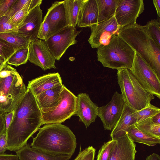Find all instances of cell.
<instances>
[{
    "label": "cell",
    "instance_id": "obj_22",
    "mask_svg": "<svg viewBox=\"0 0 160 160\" xmlns=\"http://www.w3.org/2000/svg\"><path fill=\"white\" fill-rule=\"evenodd\" d=\"M98 11L96 0H85L77 24L80 28L90 27L98 23Z\"/></svg>",
    "mask_w": 160,
    "mask_h": 160
},
{
    "label": "cell",
    "instance_id": "obj_7",
    "mask_svg": "<svg viewBox=\"0 0 160 160\" xmlns=\"http://www.w3.org/2000/svg\"><path fill=\"white\" fill-rule=\"evenodd\" d=\"M61 100L53 110L42 113L41 125L61 123L76 115L77 97L64 86L61 93Z\"/></svg>",
    "mask_w": 160,
    "mask_h": 160
},
{
    "label": "cell",
    "instance_id": "obj_42",
    "mask_svg": "<svg viewBox=\"0 0 160 160\" xmlns=\"http://www.w3.org/2000/svg\"><path fill=\"white\" fill-rule=\"evenodd\" d=\"M6 131L4 115L0 112V136Z\"/></svg>",
    "mask_w": 160,
    "mask_h": 160
},
{
    "label": "cell",
    "instance_id": "obj_3",
    "mask_svg": "<svg viewBox=\"0 0 160 160\" xmlns=\"http://www.w3.org/2000/svg\"><path fill=\"white\" fill-rule=\"evenodd\" d=\"M118 35L142 58L160 79V47L151 38L146 26L136 23L122 27Z\"/></svg>",
    "mask_w": 160,
    "mask_h": 160
},
{
    "label": "cell",
    "instance_id": "obj_30",
    "mask_svg": "<svg viewBox=\"0 0 160 160\" xmlns=\"http://www.w3.org/2000/svg\"><path fill=\"white\" fill-rule=\"evenodd\" d=\"M159 113H160V108L150 103L146 107L137 111V122L151 118Z\"/></svg>",
    "mask_w": 160,
    "mask_h": 160
},
{
    "label": "cell",
    "instance_id": "obj_23",
    "mask_svg": "<svg viewBox=\"0 0 160 160\" xmlns=\"http://www.w3.org/2000/svg\"><path fill=\"white\" fill-rule=\"evenodd\" d=\"M85 0L63 1L67 26L76 28L79 21L82 7Z\"/></svg>",
    "mask_w": 160,
    "mask_h": 160
},
{
    "label": "cell",
    "instance_id": "obj_45",
    "mask_svg": "<svg viewBox=\"0 0 160 160\" xmlns=\"http://www.w3.org/2000/svg\"><path fill=\"white\" fill-rule=\"evenodd\" d=\"M146 160H160V157L158 154L153 153L148 156Z\"/></svg>",
    "mask_w": 160,
    "mask_h": 160
},
{
    "label": "cell",
    "instance_id": "obj_33",
    "mask_svg": "<svg viewBox=\"0 0 160 160\" xmlns=\"http://www.w3.org/2000/svg\"><path fill=\"white\" fill-rule=\"evenodd\" d=\"M15 52L14 49L10 44L0 38V57L7 62Z\"/></svg>",
    "mask_w": 160,
    "mask_h": 160
},
{
    "label": "cell",
    "instance_id": "obj_15",
    "mask_svg": "<svg viewBox=\"0 0 160 160\" xmlns=\"http://www.w3.org/2000/svg\"><path fill=\"white\" fill-rule=\"evenodd\" d=\"M77 97L76 115L78 116L80 121L83 123L87 128L95 121L98 116V107L86 93H80Z\"/></svg>",
    "mask_w": 160,
    "mask_h": 160
},
{
    "label": "cell",
    "instance_id": "obj_1",
    "mask_svg": "<svg viewBox=\"0 0 160 160\" xmlns=\"http://www.w3.org/2000/svg\"><path fill=\"white\" fill-rule=\"evenodd\" d=\"M14 110L6 133L7 150L16 152L26 145L28 139L39 129L42 114L35 96L27 88Z\"/></svg>",
    "mask_w": 160,
    "mask_h": 160
},
{
    "label": "cell",
    "instance_id": "obj_46",
    "mask_svg": "<svg viewBox=\"0 0 160 160\" xmlns=\"http://www.w3.org/2000/svg\"><path fill=\"white\" fill-rule=\"evenodd\" d=\"M151 119L153 122L160 124V113L153 116L151 118Z\"/></svg>",
    "mask_w": 160,
    "mask_h": 160
},
{
    "label": "cell",
    "instance_id": "obj_47",
    "mask_svg": "<svg viewBox=\"0 0 160 160\" xmlns=\"http://www.w3.org/2000/svg\"><path fill=\"white\" fill-rule=\"evenodd\" d=\"M6 63L7 62L3 59L0 57V70Z\"/></svg>",
    "mask_w": 160,
    "mask_h": 160
},
{
    "label": "cell",
    "instance_id": "obj_17",
    "mask_svg": "<svg viewBox=\"0 0 160 160\" xmlns=\"http://www.w3.org/2000/svg\"><path fill=\"white\" fill-rule=\"evenodd\" d=\"M116 140L108 160H135L137 152L136 144L128 135Z\"/></svg>",
    "mask_w": 160,
    "mask_h": 160
},
{
    "label": "cell",
    "instance_id": "obj_12",
    "mask_svg": "<svg viewBox=\"0 0 160 160\" xmlns=\"http://www.w3.org/2000/svg\"><path fill=\"white\" fill-rule=\"evenodd\" d=\"M125 104L121 93L115 92L112 98L105 105L98 108V116L105 130L112 131L120 118Z\"/></svg>",
    "mask_w": 160,
    "mask_h": 160
},
{
    "label": "cell",
    "instance_id": "obj_36",
    "mask_svg": "<svg viewBox=\"0 0 160 160\" xmlns=\"http://www.w3.org/2000/svg\"><path fill=\"white\" fill-rule=\"evenodd\" d=\"M51 36L49 25L46 20L43 19L39 30L38 39L46 41Z\"/></svg>",
    "mask_w": 160,
    "mask_h": 160
},
{
    "label": "cell",
    "instance_id": "obj_38",
    "mask_svg": "<svg viewBox=\"0 0 160 160\" xmlns=\"http://www.w3.org/2000/svg\"><path fill=\"white\" fill-rule=\"evenodd\" d=\"M16 0H0V18L5 15Z\"/></svg>",
    "mask_w": 160,
    "mask_h": 160
},
{
    "label": "cell",
    "instance_id": "obj_32",
    "mask_svg": "<svg viewBox=\"0 0 160 160\" xmlns=\"http://www.w3.org/2000/svg\"><path fill=\"white\" fill-rule=\"evenodd\" d=\"M31 0L23 7V8L10 18L12 22L16 27L21 24L29 12V7Z\"/></svg>",
    "mask_w": 160,
    "mask_h": 160
},
{
    "label": "cell",
    "instance_id": "obj_39",
    "mask_svg": "<svg viewBox=\"0 0 160 160\" xmlns=\"http://www.w3.org/2000/svg\"><path fill=\"white\" fill-rule=\"evenodd\" d=\"M7 150L6 131L0 136V154L4 153Z\"/></svg>",
    "mask_w": 160,
    "mask_h": 160
},
{
    "label": "cell",
    "instance_id": "obj_13",
    "mask_svg": "<svg viewBox=\"0 0 160 160\" xmlns=\"http://www.w3.org/2000/svg\"><path fill=\"white\" fill-rule=\"evenodd\" d=\"M28 60L44 71L56 69L55 59L50 52L45 41L36 39L30 42Z\"/></svg>",
    "mask_w": 160,
    "mask_h": 160
},
{
    "label": "cell",
    "instance_id": "obj_11",
    "mask_svg": "<svg viewBox=\"0 0 160 160\" xmlns=\"http://www.w3.org/2000/svg\"><path fill=\"white\" fill-rule=\"evenodd\" d=\"M144 6L143 0H119L114 16L120 28L136 23Z\"/></svg>",
    "mask_w": 160,
    "mask_h": 160
},
{
    "label": "cell",
    "instance_id": "obj_18",
    "mask_svg": "<svg viewBox=\"0 0 160 160\" xmlns=\"http://www.w3.org/2000/svg\"><path fill=\"white\" fill-rule=\"evenodd\" d=\"M61 84L62 80L59 73H50L29 81L27 88L30 89L35 97Z\"/></svg>",
    "mask_w": 160,
    "mask_h": 160
},
{
    "label": "cell",
    "instance_id": "obj_35",
    "mask_svg": "<svg viewBox=\"0 0 160 160\" xmlns=\"http://www.w3.org/2000/svg\"><path fill=\"white\" fill-rule=\"evenodd\" d=\"M95 151L92 146H89L82 151L80 146L79 153L74 160H94Z\"/></svg>",
    "mask_w": 160,
    "mask_h": 160
},
{
    "label": "cell",
    "instance_id": "obj_27",
    "mask_svg": "<svg viewBox=\"0 0 160 160\" xmlns=\"http://www.w3.org/2000/svg\"><path fill=\"white\" fill-rule=\"evenodd\" d=\"M135 125L138 129L149 135L160 137V124L153 122L151 118L137 122Z\"/></svg>",
    "mask_w": 160,
    "mask_h": 160
},
{
    "label": "cell",
    "instance_id": "obj_9",
    "mask_svg": "<svg viewBox=\"0 0 160 160\" xmlns=\"http://www.w3.org/2000/svg\"><path fill=\"white\" fill-rule=\"evenodd\" d=\"M81 32L75 28L67 26L45 41L55 60H59L67 49L77 43L76 38Z\"/></svg>",
    "mask_w": 160,
    "mask_h": 160
},
{
    "label": "cell",
    "instance_id": "obj_14",
    "mask_svg": "<svg viewBox=\"0 0 160 160\" xmlns=\"http://www.w3.org/2000/svg\"><path fill=\"white\" fill-rule=\"evenodd\" d=\"M42 12L38 6L30 11L21 24L16 32L31 41L37 39L39 30L42 22Z\"/></svg>",
    "mask_w": 160,
    "mask_h": 160
},
{
    "label": "cell",
    "instance_id": "obj_37",
    "mask_svg": "<svg viewBox=\"0 0 160 160\" xmlns=\"http://www.w3.org/2000/svg\"><path fill=\"white\" fill-rule=\"evenodd\" d=\"M29 0H16L12 5L5 15L10 18L20 10Z\"/></svg>",
    "mask_w": 160,
    "mask_h": 160
},
{
    "label": "cell",
    "instance_id": "obj_40",
    "mask_svg": "<svg viewBox=\"0 0 160 160\" xmlns=\"http://www.w3.org/2000/svg\"><path fill=\"white\" fill-rule=\"evenodd\" d=\"M0 160H19L17 155L5 153L0 154Z\"/></svg>",
    "mask_w": 160,
    "mask_h": 160
},
{
    "label": "cell",
    "instance_id": "obj_16",
    "mask_svg": "<svg viewBox=\"0 0 160 160\" xmlns=\"http://www.w3.org/2000/svg\"><path fill=\"white\" fill-rule=\"evenodd\" d=\"M44 19L49 25L51 36L67 26L63 1L54 2Z\"/></svg>",
    "mask_w": 160,
    "mask_h": 160
},
{
    "label": "cell",
    "instance_id": "obj_8",
    "mask_svg": "<svg viewBox=\"0 0 160 160\" xmlns=\"http://www.w3.org/2000/svg\"><path fill=\"white\" fill-rule=\"evenodd\" d=\"M129 70L147 92L160 98V79L152 68L135 51L133 62Z\"/></svg>",
    "mask_w": 160,
    "mask_h": 160
},
{
    "label": "cell",
    "instance_id": "obj_2",
    "mask_svg": "<svg viewBox=\"0 0 160 160\" xmlns=\"http://www.w3.org/2000/svg\"><path fill=\"white\" fill-rule=\"evenodd\" d=\"M30 146L50 153L72 156L76 148V138L70 129L64 125L46 124L39 129Z\"/></svg>",
    "mask_w": 160,
    "mask_h": 160
},
{
    "label": "cell",
    "instance_id": "obj_10",
    "mask_svg": "<svg viewBox=\"0 0 160 160\" xmlns=\"http://www.w3.org/2000/svg\"><path fill=\"white\" fill-rule=\"evenodd\" d=\"M91 33L88 41L93 48H98L107 44L118 34L120 27L114 16L90 27Z\"/></svg>",
    "mask_w": 160,
    "mask_h": 160
},
{
    "label": "cell",
    "instance_id": "obj_21",
    "mask_svg": "<svg viewBox=\"0 0 160 160\" xmlns=\"http://www.w3.org/2000/svg\"><path fill=\"white\" fill-rule=\"evenodd\" d=\"M64 86L60 84L35 97L42 113L53 110L59 104L61 100V93Z\"/></svg>",
    "mask_w": 160,
    "mask_h": 160
},
{
    "label": "cell",
    "instance_id": "obj_5",
    "mask_svg": "<svg viewBox=\"0 0 160 160\" xmlns=\"http://www.w3.org/2000/svg\"><path fill=\"white\" fill-rule=\"evenodd\" d=\"M97 53L98 61L104 67L117 70L130 69L135 55V51L118 35L98 48Z\"/></svg>",
    "mask_w": 160,
    "mask_h": 160
},
{
    "label": "cell",
    "instance_id": "obj_6",
    "mask_svg": "<svg viewBox=\"0 0 160 160\" xmlns=\"http://www.w3.org/2000/svg\"><path fill=\"white\" fill-rule=\"evenodd\" d=\"M117 80L125 104L139 111L146 107L155 98L147 92L133 76L130 70H118Z\"/></svg>",
    "mask_w": 160,
    "mask_h": 160
},
{
    "label": "cell",
    "instance_id": "obj_25",
    "mask_svg": "<svg viewBox=\"0 0 160 160\" xmlns=\"http://www.w3.org/2000/svg\"><path fill=\"white\" fill-rule=\"evenodd\" d=\"M119 0H96L98 11V23L114 16Z\"/></svg>",
    "mask_w": 160,
    "mask_h": 160
},
{
    "label": "cell",
    "instance_id": "obj_20",
    "mask_svg": "<svg viewBox=\"0 0 160 160\" xmlns=\"http://www.w3.org/2000/svg\"><path fill=\"white\" fill-rule=\"evenodd\" d=\"M16 152L19 160H69L72 157L48 152L32 148L28 144Z\"/></svg>",
    "mask_w": 160,
    "mask_h": 160
},
{
    "label": "cell",
    "instance_id": "obj_24",
    "mask_svg": "<svg viewBox=\"0 0 160 160\" xmlns=\"http://www.w3.org/2000/svg\"><path fill=\"white\" fill-rule=\"evenodd\" d=\"M127 134L134 142L153 146L160 143V137L149 135L138 129L135 124L129 130Z\"/></svg>",
    "mask_w": 160,
    "mask_h": 160
},
{
    "label": "cell",
    "instance_id": "obj_19",
    "mask_svg": "<svg viewBox=\"0 0 160 160\" xmlns=\"http://www.w3.org/2000/svg\"><path fill=\"white\" fill-rule=\"evenodd\" d=\"M136 112L124 104L122 115L110 134L112 139L120 138L127 134L137 122Z\"/></svg>",
    "mask_w": 160,
    "mask_h": 160
},
{
    "label": "cell",
    "instance_id": "obj_41",
    "mask_svg": "<svg viewBox=\"0 0 160 160\" xmlns=\"http://www.w3.org/2000/svg\"><path fill=\"white\" fill-rule=\"evenodd\" d=\"M14 111H13L6 113L4 115L6 130L8 128L12 120Z\"/></svg>",
    "mask_w": 160,
    "mask_h": 160
},
{
    "label": "cell",
    "instance_id": "obj_44",
    "mask_svg": "<svg viewBox=\"0 0 160 160\" xmlns=\"http://www.w3.org/2000/svg\"><path fill=\"white\" fill-rule=\"evenodd\" d=\"M153 2L156 8L158 19L160 17V0H153Z\"/></svg>",
    "mask_w": 160,
    "mask_h": 160
},
{
    "label": "cell",
    "instance_id": "obj_28",
    "mask_svg": "<svg viewBox=\"0 0 160 160\" xmlns=\"http://www.w3.org/2000/svg\"><path fill=\"white\" fill-rule=\"evenodd\" d=\"M28 47L18 50L9 58L7 63L16 67L25 64L28 60Z\"/></svg>",
    "mask_w": 160,
    "mask_h": 160
},
{
    "label": "cell",
    "instance_id": "obj_31",
    "mask_svg": "<svg viewBox=\"0 0 160 160\" xmlns=\"http://www.w3.org/2000/svg\"><path fill=\"white\" fill-rule=\"evenodd\" d=\"M116 142V139H112L104 142L98 152L96 160H108Z\"/></svg>",
    "mask_w": 160,
    "mask_h": 160
},
{
    "label": "cell",
    "instance_id": "obj_34",
    "mask_svg": "<svg viewBox=\"0 0 160 160\" xmlns=\"http://www.w3.org/2000/svg\"><path fill=\"white\" fill-rule=\"evenodd\" d=\"M10 18L6 15L0 18V33L16 32L17 28L12 22Z\"/></svg>",
    "mask_w": 160,
    "mask_h": 160
},
{
    "label": "cell",
    "instance_id": "obj_29",
    "mask_svg": "<svg viewBox=\"0 0 160 160\" xmlns=\"http://www.w3.org/2000/svg\"><path fill=\"white\" fill-rule=\"evenodd\" d=\"M148 32L152 40L160 47V20L152 19L145 25Z\"/></svg>",
    "mask_w": 160,
    "mask_h": 160
},
{
    "label": "cell",
    "instance_id": "obj_26",
    "mask_svg": "<svg viewBox=\"0 0 160 160\" xmlns=\"http://www.w3.org/2000/svg\"><path fill=\"white\" fill-rule=\"evenodd\" d=\"M0 38L10 44L15 51L28 47L31 42L26 37L16 32L0 33Z\"/></svg>",
    "mask_w": 160,
    "mask_h": 160
},
{
    "label": "cell",
    "instance_id": "obj_4",
    "mask_svg": "<svg viewBox=\"0 0 160 160\" xmlns=\"http://www.w3.org/2000/svg\"><path fill=\"white\" fill-rule=\"evenodd\" d=\"M27 90L16 70L6 63L0 70V112L13 111Z\"/></svg>",
    "mask_w": 160,
    "mask_h": 160
},
{
    "label": "cell",
    "instance_id": "obj_43",
    "mask_svg": "<svg viewBox=\"0 0 160 160\" xmlns=\"http://www.w3.org/2000/svg\"><path fill=\"white\" fill-rule=\"evenodd\" d=\"M42 0H31L29 7V12L41 4Z\"/></svg>",
    "mask_w": 160,
    "mask_h": 160
}]
</instances>
